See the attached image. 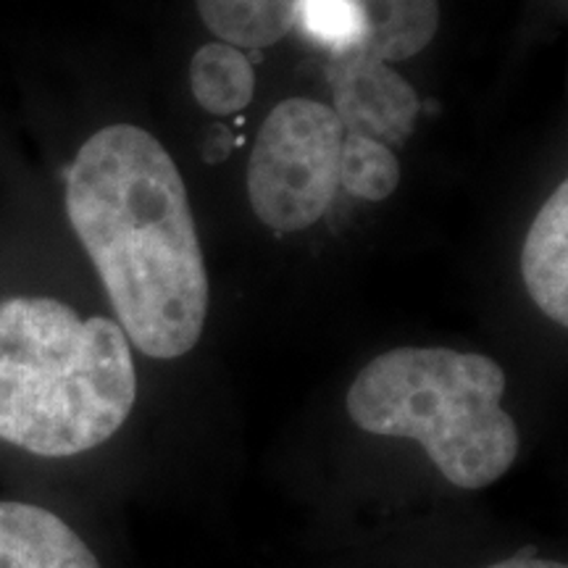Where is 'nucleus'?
I'll return each mask as SVG.
<instances>
[{"mask_svg": "<svg viewBox=\"0 0 568 568\" xmlns=\"http://www.w3.org/2000/svg\"><path fill=\"white\" fill-rule=\"evenodd\" d=\"M400 182V163L393 148L364 134L343 132L339 148V187L361 201H387Z\"/></svg>", "mask_w": 568, "mask_h": 568, "instance_id": "obj_11", "label": "nucleus"}, {"mask_svg": "<svg viewBox=\"0 0 568 568\" xmlns=\"http://www.w3.org/2000/svg\"><path fill=\"white\" fill-rule=\"evenodd\" d=\"M67 213L126 339L161 361L193 351L209 314V274L166 148L134 124L103 126L71 163Z\"/></svg>", "mask_w": 568, "mask_h": 568, "instance_id": "obj_1", "label": "nucleus"}, {"mask_svg": "<svg viewBox=\"0 0 568 568\" xmlns=\"http://www.w3.org/2000/svg\"><path fill=\"white\" fill-rule=\"evenodd\" d=\"M521 276L539 311L568 324V184L548 197L529 226L521 251Z\"/></svg>", "mask_w": 568, "mask_h": 568, "instance_id": "obj_7", "label": "nucleus"}, {"mask_svg": "<svg viewBox=\"0 0 568 568\" xmlns=\"http://www.w3.org/2000/svg\"><path fill=\"white\" fill-rule=\"evenodd\" d=\"M364 11L361 45L393 63L424 51L439 24L437 0H358Z\"/></svg>", "mask_w": 568, "mask_h": 568, "instance_id": "obj_8", "label": "nucleus"}, {"mask_svg": "<svg viewBox=\"0 0 568 568\" xmlns=\"http://www.w3.org/2000/svg\"><path fill=\"white\" fill-rule=\"evenodd\" d=\"M332 98L343 132L364 134L385 145H403L414 132L418 95L387 61L364 45L332 53L326 63Z\"/></svg>", "mask_w": 568, "mask_h": 568, "instance_id": "obj_5", "label": "nucleus"}, {"mask_svg": "<svg viewBox=\"0 0 568 568\" xmlns=\"http://www.w3.org/2000/svg\"><path fill=\"white\" fill-rule=\"evenodd\" d=\"M343 124L329 105L290 98L268 113L247 161L255 216L274 232L316 224L339 187Z\"/></svg>", "mask_w": 568, "mask_h": 568, "instance_id": "obj_4", "label": "nucleus"}, {"mask_svg": "<svg viewBox=\"0 0 568 568\" xmlns=\"http://www.w3.org/2000/svg\"><path fill=\"white\" fill-rule=\"evenodd\" d=\"M0 568H103L67 518L30 500H0Z\"/></svg>", "mask_w": 568, "mask_h": 568, "instance_id": "obj_6", "label": "nucleus"}, {"mask_svg": "<svg viewBox=\"0 0 568 568\" xmlns=\"http://www.w3.org/2000/svg\"><path fill=\"white\" fill-rule=\"evenodd\" d=\"M295 24L332 53L364 40V11L358 0H301Z\"/></svg>", "mask_w": 568, "mask_h": 568, "instance_id": "obj_12", "label": "nucleus"}, {"mask_svg": "<svg viewBox=\"0 0 568 568\" xmlns=\"http://www.w3.org/2000/svg\"><path fill=\"white\" fill-rule=\"evenodd\" d=\"M190 88L197 105L213 116H232L253 101L255 71L240 48L209 42L190 63Z\"/></svg>", "mask_w": 568, "mask_h": 568, "instance_id": "obj_10", "label": "nucleus"}, {"mask_svg": "<svg viewBox=\"0 0 568 568\" xmlns=\"http://www.w3.org/2000/svg\"><path fill=\"white\" fill-rule=\"evenodd\" d=\"M487 568H566V564H558V560H548V558H537V556H516Z\"/></svg>", "mask_w": 568, "mask_h": 568, "instance_id": "obj_13", "label": "nucleus"}, {"mask_svg": "<svg viewBox=\"0 0 568 568\" xmlns=\"http://www.w3.org/2000/svg\"><path fill=\"white\" fill-rule=\"evenodd\" d=\"M203 24L234 48H268L295 27L301 0H195Z\"/></svg>", "mask_w": 568, "mask_h": 568, "instance_id": "obj_9", "label": "nucleus"}, {"mask_svg": "<svg viewBox=\"0 0 568 568\" xmlns=\"http://www.w3.org/2000/svg\"><path fill=\"white\" fill-rule=\"evenodd\" d=\"M134 400L132 345L116 322L53 297L0 301V443L82 456L122 429Z\"/></svg>", "mask_w": 568, "mask_h": 568, "instance_id": "obj_2", "label": "nucleus"}, {"mask_svg": "<svg viewBox=\"0 0 568 568\" xmlns=\"http://www.w3.org/2000/svg\"><path fill=\"white\" fill-rule=\"evenodd\" d=\"M503 395L506 372L487 355L395 347L361 368L345 408L368 435L416 439L450 485L485 489L518 456V426Z\"/></svg>", "mask_w": 568, "mask_h": 568, "instance_id": "obj_3", "label": "nucleus"}]
</instances>
